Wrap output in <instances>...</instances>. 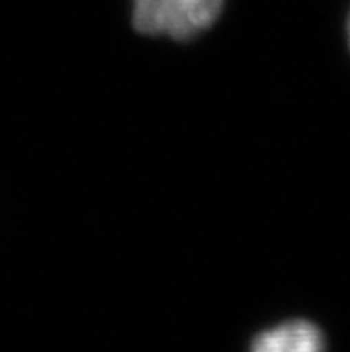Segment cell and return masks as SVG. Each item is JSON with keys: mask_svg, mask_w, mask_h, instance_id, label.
Wrapping results in <instances>:
<instances>
[{"mask_svg": "<svg viewBox=\"0 0 350 352\" xmlns=\"http://www.w3.org/2000/svg\"><path fill=\"white\" fill-rule=\"evenodd\" d=\"M223 0H134L133 23L149 36L188 40L217 22Z\"/></svg>", "mask_w": 350, "mask_h": 352, "instance_id": "1", "label": "cell"}, {"mask_svg": "<svg viewBox=\"0 0 350 352\" xmlns=\"http://www.w3.org/2000/svg\"><path fill=\"white\" fill-rule=\"evenodd\" d=\"M324 333L313 322L289 320L252 340L250 352H324Z\"/></svg>", "mask_w": 350, "mask_h": 352, "instance_id": "2", "label": "cell"}, {"mask_svg": "<svg viewBox=\"0 0 350 352\" xmlns=\"http://www.w3.org/2000/svg\"><path fill=\"white\" fill-rule=\"evenodd\" d=\"M349 41H350V18H349Z\"/></svg>", "mask_w": 350, "mask_h": 352, "instance_id": "3", "label": "cell"}]
</instances>
